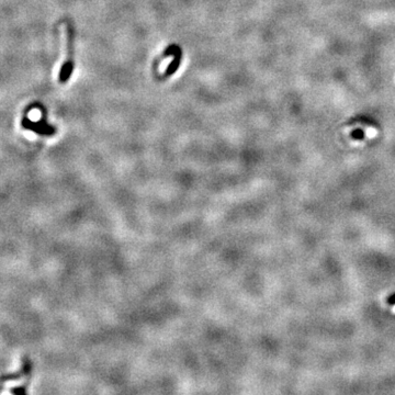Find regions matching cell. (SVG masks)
I'll use <instances>...</instances> for the list:
<instances>
[{"label":"cell","mask_w":395,"mask_h":395,"mask_svg":"<svg viewBox=\"0 0 395 395\" xmlns=\"http://www.w3.org/2000/svg\"><path fill=\"white\" fill-rule=\"evenodd\" d=\"M65 30V39H66V44H65V50H66V58L65 62L63 64L62 67H60V73H59V82L60 83H66L68 80V78L73 74L74 69V63H73V57H72V32L68 27H64Z\"/></svg>","instance_id":"1"},{"label":"cell","mask_w":395,"mask_h":395,"mask_svg":"<svg viewBox=\"0 0 395 395\" xmlns=\"http://www.w3.org/2000/svg\"><path fill=\"white\" fill-rule=\"evenodd\" d=\"M22 126L27 130H31L35 133L41 135H52L54 134V129L50 128L47 123H43L42 121L40 122H32L31 120H29L27 116H24L22 120Z\"/></svg>","instance_id":"2"},{"label":"cell","mask_w":395,"mask_h":395,"mask_svg":"<svg viewBox=\"0 0 395 395\" xmlns=\"http://www.w3.org/2000/svg\"><path fill=\"white\" fill-rule=\"evenodd\" d=\"M30 372H31V362H30L28 358H24L23 362H22L21 370H20L19 372L4 374V376L0 377V381L6 382V381H13V380H19L25 376H29Z\"/></svg>","instance_id":"3"},{"label":"cell","mask_w":395,"mask_h":395,"mask_svg":"<svg viewBox=\"0 0 395 395\" xmlns=\"http://www.w3.org/2000/svg\"><path fill=\"white\" fill-rule=\"evenodd\" d=\"M10 392L14 395H24V394H27L28 391H27V389H25V387H16V388L10 390Z\"/></svg>","instance_id":"4"},{"label":"cell","mask_w":395,"mask_h":395,"mask_svg":"<svg viewBox=\"0 0 395 395\" xmlns=\"http://www.w3.org/2000/svg\"><path fill=\"white\" fill-rule=\"evenodd\" d=\"M367 134H368V136H370V138H373V136L377 135V131L374 129H368Z\"/></svg>","instance_id":"5"},{"label":"cell","mask_w":395,"mask_h":395,"mask_svg":"<svg viewBox=\"0 0 395 395\" xmlns=\"http://www.w3.org/2000/svg\"><path fill=\"white\" fill-rule=\"evenodd\" d=\"M391 312H392L393 314H395V304H394V305L391 307Z\"/></svg>","instance_id":"6"}]
</instances>
